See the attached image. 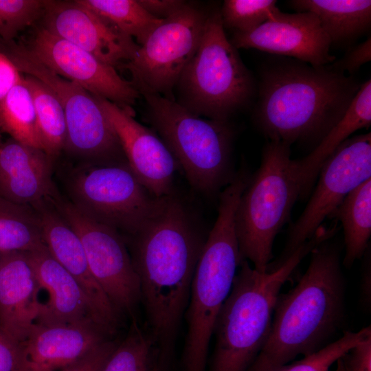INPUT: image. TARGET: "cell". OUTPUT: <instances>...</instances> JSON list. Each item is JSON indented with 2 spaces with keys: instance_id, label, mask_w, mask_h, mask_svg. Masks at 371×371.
Segmentation results:
<instances>
[{
  "instance_id": "1",
  "label": "cell",
  "mask_w": 371,
  "mask_h": 371,
  "mask_svg": "<svg viewBox=\"0 0 371 371\" xmlns=\"http://www.w3.org/2000/svg\"><path fill=\"white\" fill-rule=\"evenodd\" d=\"M147 330L158 371H170L205 239L183 206L168 203L131 237Z\"/></svg>"
},
{
  "instance_id": "2",
  "label": "cell",
  "mask_w": 371,
  "mask_h": 371,
  "mask_svg": "<svg viewBox=\"0 0 371 371\" xmlns=\"http://www.w3.org/2000/svg\"><path fill=\"white\" fill-rule=\"evenodd\" d=\"M360 85L333 65L277 60L262 69L256 124L269 141L315 147L341 118Z\"/></svg>"
},
{
  "instance_id": "3",
  "label": "cell",
  "mask_w": 371,
  "mask_h": 371,
  "mask_svg": "<svg viewBox=\"0 0 371 371\" xmlns=\"http://www.w3.org/2000/svg\"><path fill=\"white\" fill-rule=\"evenodd\" d=\"M330 240L311 250L297 283L280 293L266 341L247 371H273L334 341L345 317V280L339 248Z\"/></svg>"
},
{
  "instance_id": "4",
  "label": "cell",
  "mask_w": 371,
  "mask_h": 371,
  "mask_svg": "<svg viewBox=\"0 0 371 371\" xmlns=\"http://www.w3.org/2000/svg\"><path fill=\"white\" fill-rule=\"evenodd\" d=\"M320 243L313 236L283 265L260 273L242 260L214 327L208 371H247L263 347L280 290L300 262Z\"/></svg>"
},
{
  "instance_id": "5",
  "label": "cell",
  "mask_w": 371,
  "mask_h": 371,
  "mask_svg": "<svg viewBox=\"0 0 371 371\" xmlns=\"http://www.w3.org/2000/svg\"><path fill=\"white\" fill-rule=\"evenodd\" d=\"M242 192L241 187L231 184L218 195L217 218L196 264L184 315L182 371H206L215 322L242 260L234 221Z\"/></svg>"
},
{
  "instance_id": "6",
  "label": "cell",
  "mask_w": 371,
  "mask_h": 371,
  "mask_svg": "<svg viewBox=\"0 0 371 371\" xmlns=\"http://www.w3.org/2000/svg\"><path fill=\"white\" fill-rule=\"evenodd\" d=\"M141 95L146 100V122L168 148L192 188L205 195H219L236 174L229 122L198 116L159 94Z\"/></svg>"
},
{
  "instance_id": "7",
  "label": "cell",
  "mask_w": 371,
  "mask_h": 371,
  "mask_svg": "<svg viewBox=\"0 0 371 371\" xmlns=\"http://www.w3.org/2000/svg\"><path fill=\"white\" fill-rule=\"evenodd\" d=\"M290 146L278 141L267 142L260 166L250 176L235 212L241 259L251 262L260 273L267 271L275 238L300 199Z\"/></svg>"
},
{
  "instance_id": "8",
  "label": "cell",
  "mask_w": 371,
  "mask_h": 371,
  "mask_svg": "<svg viewBox=\"0 0 371 371\" xmlns=\"http://www.w3.org/2000/svg\"><path fill=\"white\" fill-rule=\"evenodd\" d=\"M179 104L203 117L229 122L254 91L251 74L227 38L220 8L210 10L203 34L175 87Z\"/></svg>"
},
{
  "instance_id": "9",
  "label": "cell",
  "mask_w": 371,
  "mask_h": 371,
  "mask_svg": "<svg viewBox=\"0 0 371 371\" xmlns=\"http://www.w3.org/2000/svg\"><path fill=\"white\" fill-rule=\"evenodd\" d=\"M5 54L21 74L40 80L56 95L67 124L64 149L95 165L127 164L116 133L96 96L32 58L19 45H11Z\"/></svg>"
},
{
  "instance_id": "10",
  "label": "cell",
  "mask_w": 371,
  "mask_h": 371,
  "mask_svg": "<svg viewBox=\"0 0 371 371\" xmlns=\"http://www.w3.org/2000/svg\"><path fill=\"white\" fill-rule=\"evenodd\" d=\"M72 203L86 215L120 234L135 235L161 205L128 164L91 165L70 183Z\"/></svg>"
},
{
  "instance_id": "11",
  "label": "cell",
  "mask_w": 371,
  "mask_h": 371,
  "mask_svg": "<svg viewBox=\"0 0 371 371\" xmlns=\"http://www.w3.org/2000/svg\"><path fill=\"white\" fill-rule=\"evenodd\" d=\"M209 12L186 3L139 45L122 68L130 72L140 95L155 93L175 100L173 91L199 47Z\"/></svg>"
},
{
  "instance_id": "12",
  "label": "cell",
  "mask_w": 371,
  "mask_h": 371,
  "mask_svg": "<svg viewBox=\"0 0 371 371\" xmlns=\"http://www.w3.org/2000/svg\"><path fill=\"white\" fill-rule=\"evenodd\" d=\"M371 178V134L344 142L325 161L306 207L293 223L280 255L269 265L273 271L311 239L324 219L350 192Z\"/></svg>"
},
{
  "instance_id": "13",
  "label": "cell",
  "mask_w": 371,
  "mask_h": 371,
  "mask_svg": "<svg viewBox=\"0 0 371 371\" xmlns=\"http://www.w3.org/2000/svg\"><path fill=\"white\" fill-rule=\"evenodd\" d=\"M52 203L78 236L91 271L112 304L120 314L135 319L139 282L123 236L70 201L57 196Z\"/></svg>"
},
{
  "instance_id": "14",
  "label": "cell",
  "mask_w": 371,
  "mask_h": 371,
  "mask_svg": "<svg viewBox=\"0 0 371 371\" xmlns=\"http://www.w3.org/2000/svg\"><path fill=\"white\" fill-rule=\"evenodd\" d=\"M23 51L49 69L71 80L94 96L132 109L140 93L116 69L87 51L49 32L36 28Z\"/></svg>"
},
{
  "instance_id": "15",
  "label": "cell",
  "mask_w": 371,
  "mask_h": 371,
  "mask_svg": "<svg viewBox=\"0 0 371 371\" xmlns=\"http://www.w3.org/2000/svg\"><path fill=\"white\" fill-rule=\"evenodd\" d=\"M43 28L87 51L102 63L122 68L139 45L76 1H45Z\"/></svg>"
},
{
  "instance_id": "16",
  "label": "cell",
  "mask_w": 371,
  "mask_h": 371,
  "mask_svg": "<svg viewBox=\"0 0 371 371\" xmlns=\"http://www.w3.org/2000/svg\"><path fill=\"white\" fill-rule=\"evenodd\" d=\"M97 98L116 133L128 166L139 181L155 197L173 194L175 175L180 166L162 139L134 119L133 109Z\"/></svg>"
},
{
  "instance_id": "17",
  "label": "cell",
  "mask_w": 371,
  "mask_h": 371,
  "mask_svg": "<svg viewBox=\"0 0 371 371\" xmlns=\"http://www.w3.org/2000/svg\"><path fill=\"white\" fill-rule=\"evenodd\" d=\"M230 41L237 49H257L313 66L329 65L335 60L330 54L329 37L310 12L289 14L278 10L254 30L235 32Z\"/></svg>"
},
{
  "instance_id": "18",
  "label": "cell",
  "mask_w": 371,
  "mask_h": 371,
  "mask_svg": "<svg viewBox=\"0 0 371 371\" xmlns=\"http://www.w3.org/2000/svg\"><path fill=\"white\" fill-rule=\"evenodd\" d=\"M34 208L39 215L43 237L48 251L78 283L105 332L111 337L117 330L121 314L93 277L76 232L52 201Z\"/></svg>"
},
{
  "instance_id": "19",
  "label": "cell",
  "mask_w": 371,
  "mask_h": 371,
  "mask_svg": "<svg viewBox=\"0 0 371 371\" xmlns=\"http://www.w3.org/2000/svg\"><path fill=\"white\" fill-rule=\"evenodd\" d=\"M26 253L37 279L38 296L45 295L38 300L36 324H91L107 335L78 283L54 258L46 245Z\"/></svg>"
},
{
  "instance_id": "20",
  "label": "cell",
  "mask_w": 371,
  "mask_h": 371,
  "mask_svg": "<svg viewBox=\"0 0 371 371\" xmlns=\"http://www.w3.org/2000/svg\"><path fill=\"white\" fill-rule=\"evenodd\" d=\"M91 324H35L18 346L14 371H58L110 339Z\"/></svg>"
},
{
  "instance_id": "21",
  "label": "cell",
  "mask_w": 371,
  "mask_h": 371,
  "mask_svg": "<svg viewBox=\"0 0 371 371\" xmlns=\"http://www.w3.org/2000/svg\"><path fill=\"white\" fill-rule=\"evenodd\" d=\"M52 158L13 139L0 145V197L35 207L57 196Z\"/></svg>"
},
{
  "instance_id": "22",
  "label": "cell",
  "mask_w": 371,
  "mask_h": 371,
  "mask_svg": "<svg viewBox=\"0 0 371 371\" xmlns=\"http://www.w3.org/2000/svg\"><path fill=\"white\" fill-rule=\"evenodd\" d=\"M38 284L26 252L0 254V330L19 344L38 315Z\"/></svg>"
},
{
  "instance_id": "23",
  "label": "cell",
  "mask_w": 371,
  "mask_h": 371,
  "mask_svg": "<svg viewBox=\"0 0 371 371\" xmlns=\"http://www.w3.org/2000/svg\"><path fill=\"white\" fill-rule=\"evenodd\" d=\"M371 124V80L359 89L341 118L306 157L293 159L295 175L300 186V200L310 196L320 169L328 157L355 131Z\"/></svg>"
},
{
  "instance_id": "24",
  "label": "cell",
  "mask_w": 371,
  "mask_h": 371,
  "mask_svg": "<svg viewBox=\"0 0 371 371\" xmlns=\"http://www.w3.org/2000/svg\"><path fill=\"white\" fill-rule=\"evenodd\" d=\"M290 4L299 12L313 13L331 44L350 43L370 27V0H294Z\"/></svg>"
},
{
  "instance_id": "25",
  "label": "cell",
  "mask_w": 371,
  "mask_h": 371,
  "mask_svg": "<svg viewBox=\"0 0 371 371\" xmlns=\"http://www.w3.org/2000/svg\"><path fill=\"white\" fill-rule=\"evenodd\" d=\"M328 218L341 223L345 244L342 265L350 268L368 249L371 236V178L350 192Z\"/></svg>"
},
{
  "instance_id": "26",
  "label": "cell",
  "mask_w": 371,
  "mask_h": 371,
  "mask_svg": "<svg viewBox=\"0 0 371 371\" xmlns=\"http://www.w3.org/2000/svg\"><path fill=\"white\" fill-rule=\"evenodd\" d=\"M45 245L36 210L0 197V254L30 252Z\"/></svg>"
},
{
  "instance_id": "27",
  "label": "cell",
  "mask_w": 371,
  "mask_h": 371,
  "mask_svg": "<svg viewBox=\"0 0 371 371\" xmlns=\"http://www.w3.org/2000/svg\"><path fill=\"white\" fill-rule=\"evenodd\" d=\"M24 79L33 100L43 150L53 159L65 146L67 124L63 109L47 85L30 76Z\"/></svg>"
},
{
  "instance_id": "28",
  "label": "cell",
  "mask_w": 371,
  "mask_h": 371,
  "mask_svg": "<svg viewBox=\"0 0 371 371\" xmlns=\"http://www.w3.org/2000/svg\"><path fill=\"white\" fill-rule=\"evenodd\" d=\"M122 34L142 45L163 20L158 19L137 0H78Z\"/></svg>"
},
{
  "instance_id": "29",
  "label": "cell",
  "mask_w": 371,
  "mask_h": 371,
  "mask_svg": "<svg viewBox=\"0 0 371 371\" xmlns=\"http://www.w3.org/2000/svg\"><path fill=\"white\" fill-rule=\"evenodd\" d=\"M0 128L12 139L43 150L33 100L23 76L0 101Z\"/></svg>"
},
{
  "instance_id": "30",
  "label": "cell",
  "mask_w": 371,
  "mask_h": 371,
  "mask_svg": "<svg viewBox=\"0 0 371 371\" xmlns=\"http://www.w3.org/2000/svg\"><path fill=\"white\" fill-rule=\"evenodd\" d=\"M155 363L150 338L135 318L126 336L117 344L101 371H153Z\"/></svg>"
},
{
  "instance_id": "31",
  "label": "cell",
  "mask_w": 371,
  "mask_h": 371,
  "mask_svg": "<svg viewBox=\"0 0 371 371\" xmlns=\"http://www.w3.org/2000/svg\"><path fill=\"white\" fill-rule=\"evenodd\" d=\"M371 337L370 326L357 332L344 331L341 337L319 351L283 365L273 371H330L331 367L352 348ZM337 368L335 371H338Z\"/></svg>"
},
{
  "instance_id": "32",
  "label": "cell",
  "mask_w": 371,
  "mask_h": 371,
  "mask_svg": "<svg viewBox=\"0 0 371 371\" xmlns=\"http://www.w3.org/2000/svg\"><path fill=\"white\" fill-rule=\"evenodd\" d=\"M278 10L274 0H225L220 12L224 27L247 32L271 19Z\"/></svg>"
},
{
  "instance_id": "33",
  "label": "cell",
  "mask_w": 371,
  "mask_h": 371,
  "mask_svg": "<svg viewBox=\"0 0 371 371\" xmlns=\"http://www.w3.org/2000/svg\"><path fill=\"white\" fill-rule=\"evenodd\" d=\"M45 1L0 0V37L9 43L42 17Z\"/></svg>"
},
{
  "instance_id": "34",
  "label": "cell",
  "mask_w": 371,
  "mask_h": 371,
  "mask_svg": "<svg viewBox=\"0 0 371 371\" xmlns=\"http://www.w3.org/2000/svg\"><path fill=\"white\" fill-rule=\"evenodd\" d=\"M117 343L108 339L74 363L58 371H101Z\"/></svg>"
},
{
  "instance_id": "35",
  "label": "cell",
  "mask_w": 371,
  "mask_h": 371,
  "mask_svg": "<svg viewBox=\"0 0 371 371\" xmlns=\"http://www.w3.org/2000/svg\"><path fill=\"white\" fill-rule=\"evenodd\" d=\"M371 60L370 36L364 42L352 47L346 55L333 64L337 69L352 74L356 72L363 64Z\"/></svg>"
},
{
  "instance_id": "36",
  "label": "cell",
  "mask_w": 371,
  "mask_h": 371,
  "mask_svg": "<svg viewBox=\"0 0 371 371\" xmlns=\"http://www.w3.org/2000/svg\"><path fill=\"white\" fill-rule=\"evenodd\" d=\"M341 362L346 371H371V337L352 348Z\"/></svg>"
},
{
  "instance_id": "37",
  "label": "cell",
  "mask_w": 371,
  "mask_h": 371,
  "mask_svg": "<svg viewBox=\"0 0 371 371\" xmlns=\"http://www.w3.org/2000/svg\"><path fill=\"white\" fill-rule=\"evenodd\" d=\"M21 74L8 56L0 52V101L21 80Z\"/></svg>"
},
{
  "instance_id": "38",
  "label": "cell",
  "mask_w": 371,
  "mask_h": 371,
  "mask_svg": "<svg viewBox=\"0 0 371 371\" xmlns=\"http://www.w3.org/2000/svg\"><path fill=\"white\" fill-rule=\"evenodd\" d=\"M154 17L164 20L180 10L187 2L182 0H137Z\"/></svg>"
},
{
  "instance_id": "39",
  "label": "cell",
  "mask_w": 371,
  "mask_h": 371,
  "mask_svg": "<svg viewBox=\"0 0 371 371\" xmlns=\"http://www.w3.org/2000/svg\"><path fill=\"white\" fill-rule=\"evenodd\" d=\"M18 346L0 330V371H14L18 361Z\"/></svg>"
},
{
  "instance_id": "40",
  "label": "cell",
  "mask_w": 371,
  "mask_h": 371,
  "mask_svg": "<svg viewBox=\"0 0 371 371\" xmlns=\"http://www.w3.org/2000/svg\"><path fill=\"white\" fill-rule=\"evenodd\" d=\"M368 249L366 251V263L365 265V268L363 272V278L361 279V297L363 302L366 305L370 306V297H371V291H370V281H371V268H370V257H368Z\"/></svg>"
},
{
  "instance_id": "41",
  "label": "cell",
  "mask_w": 371,
  "mask_h": 371,
  "mask_svg": "<svg viewBox=\"0 0 371 371\" xmlns=\"http://www.w3.org/2000/svg\"><path fill=\"white\" fill-rule=\"evenodd\" d=\"M153 371H158V370H157V366H156L155 363L154 364V366H153Z\"/></svg>"
}]
</instances>
